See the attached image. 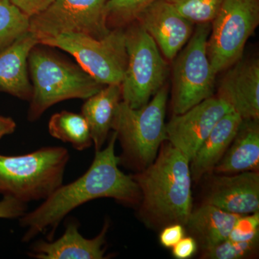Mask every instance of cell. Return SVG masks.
I'll use <instances>...</instances> for the list:
<instances>
[{
  "mask_svg": "<svg viewBox=\"0 0 259 259\" xmlns=\"http://www.w3.org/2000/svg\"><path fill=\"white\" fill-rule=\"evenodd\" d=\"M27 204L11 197H4L0 201V218H18L26 212Z\"/></svg>",
  "mask_w": 259,
  "mask_h": 259,
  "instance_id": "obj_28",
  "label": "cell"
},
{
  "mask_svg": "<svg viewBox=\"0 0 259 259\" xmlns=\"http://www.w3.org/2000/svg\"><path fill=\"white\" fill-rule=\"evenodd\" d=\"M210 182L204 203L241 215L259 210L258 171L220 174Z\"/></svg>",
  "mask_w": 259,
  "mask_h": 259,
  "instance_id": "obj_14",
  "label": "cell"
},
{
  "mask_svg": "<svg viewBox=\"0 0 259 259\" xmlns=\"http://www.w3.org/2000/svg\"><path fill=\"white\" fill-rule=\"evenodd\" d=\"M197 247V242L192 236H185L172 247V255L177 259L190 258L195 254Z\"/></svg>",
  "mask_w": 259,
  "mask_h": 259,
  "instance_id": "obj_29",
  "label": "cell"
},
{
  "mask_svg": "<svg viewBox=\"0 0 259 259\" xmlns=\"http://www.w3.org/2000/svg\"><path fill=\"white\" fill-rule=\"evenodd\" d=\"M185 226L180 223L168 225L161 229L160 243L165 248H171L185 236Z\"/></svg>",
  "mask_w": 259,
  "mask_h": 259,
  "instance_id": "obj_27",
  "label": "cell"
},
{
  "mask_svg": "<svg viewBox=\"0 0 259 259\" xmlns=\"http://www.w3.org/2000/svg\"><path fill=\"white\" fill-rule=\"evenodd\" d=\"M116 141L117 135L113 131L107 147L95 151L91 166L82 176L60 186L37 208L20 218V226L25 230L23 242L48 231L51 241L59 223L69 213L94 199L111 198L128 206L140 203L139 186L132 176L118 168L120 158L115 155Z\"/></svg>",
  "mask_w": 259,
  "mask_h": 259,
  "instance_id": "obj_1",
  "label": "cell"
},
{
  "mask_svg": "<svg viewBox=\"0 0 259 259\" xmlns=\"http://www.w3.org/2000/svg\"><path fill=\"white\" fill-rule=\"evenodd\" d=\"M211 23L197 24L185 47L174 60L171 107L180 115L213 96L217 75L207 56Z\"/></svg>",
  "mask_w": 259,
  "mask_h": 259,
  "instance_id": "obj_8",
  "label": "cell"
},
{
  "mask_svg": "<svg viewBox=\"0 0 259 259\" xmlns=\"http://www.w3.org/2000/svg\"><path fill=\"white\" fill-rule=\"evenodd\" d=\"M108 221L95 238L88 239L79 233L76 222H69L64 234L54 241H39L29 255L37 259H102L106 251Z\"/></svg>",
  "mask_w": 259,
  "mask_h": 259,
  "instance_id": "obj_15",
  "label": "cell"
},
{
  "mask_svg": "<svg viewBox=\"0 0 259 259\" xmlns=\"http://www.w3.org/2000/svg\"><path fill=\"white\" fill-rule=\"evenodd\" d=\"M242 120L241 116L231 111L218 121L190 161L192 182H198L214 171L234 139Z\"/></svg>",
  "mask_w": 259,
  "mask_h": 259,
  "instance_id": "obj_17",
  "label": "cell"
},
{
  "mask_svg": "<svg viewBox=\"0 0 259 259\" xmlns=\"http://www.w3.org/2000/svg\"><path fill=\"white\" fill-rule=\"evenodd\" d=\"M227 239L240 242L259 241V211L240 216Z\"/></svg>",
  "mask_w": 259,
  "mask_h": 259,
  "instance_id": "obj_26",
  "label": "cell"
},
{
  "mask_svg": "<svg viewBox=\"0 0 259 259\" xmlns=\"http://www.w3.org/2000/svg\"><path fill=\"white\" fill-rule=\"evenodd\" d=\"M121 101V84H109L89 97L83 104L81 114L90 127L95 151L101 150L106 141Z\"/></svg>",
  "mask_w": 259,
  "mask_h": 259,
  "instance_id": "obj_20",
  "label": "cell"
},
{
  "mask_svg": "<svg viewBox=\"0 0 259 259\" xmlns=\"http://www.w3.org/2000/svg\"><path fill=\"white\" fill-rule=\"evenodd\" d=\"M16 122L13 118L0 115V139L15 132Z\"/></svg>",
  "mask_w": 259,
  "mask_h": 259,
  "instance_id": "obj_31",
  "label": "cell"
},
{
  "mask_svg": "<svg viewBox=\"0 0 259 259\" xmlns=\"http://www.w3.org/2000/svg\"><path fill=\"white\" fill-rule=\"evenodd\" d=\"M13 4L31 18L45 10L52 0H11Z\"/></svg>",
  "mask_w": 259,
  "mask_h": 259,
  "instance_id": "obj_30",
  "label": "cell"
},
{
  "mask_svg": "<svg viewBox=\"0 0 259 259\" xmlns=\"http://www.w3.org/2000/svg\"><path fill=\"white\" fill-rule=\"evenodd\" d=\"M30 18L11 0H0V51L29 31Z\"/></svg>",
  "mask_w": 259,
  "mask_h": 259,
  "instance_id": "obj_22",
  "label": "cell"
},
{
  "mask_svg": "<svg viewBox=\"0 0 259 259\" xmlns=\"http://www.w3.org/2000/svg\"><path fill=\"white\" fill-rule=\"evenodd\" d=\"M127 64L121 83L122 101L131 108L144 107L164 86L168 64L151 35L135 21L124 28Z\"/></svg>",
  "mask_w": 259,
  "mask_h": 259,
  "instance_id": "obj_6",
  "label": "cell"
},
{
  "mask_svg": "<svg viewBox=\"0 0 259 259\" xmlns=\"http://www.w3.org/2000/svg\"><path fill=\"white\" fill-rule=\"evenodd\" d=\"M38 41L28 31L0 51V93L30 101L32 87L29 77L28 56Z\"/></svg>",
  "mask_w": 259,
  "mask_h": 259,
  "instance_id": "obj_16",
  "label": "cell"
},
{
  "mask_svg": "<svg viewBox=\"0 0 259 259\" xmlns=\"http://www.w3.org/2000/svg\"><path fill=\"white\" fill-rule=\"evenodd\" d=\"M158 0H107V25L109 29L125 28Z\"/></svg>",
  "mask_w": 259,
  "mask_h": 259,
  "instance_id": "obj_23",
  "label": "cell"
},
{
  "mask_svg": "<svg viewBox=\"0 0 259 259\" xmlns=\"http://www.w3.org/2000/svg\"><path fill=\"white\" fill-rule=\"evenodd\" d=\"M259 23L258 0H223L207 40L209 62L216 75L243 58L249 37Z\"/></svg>",
  "mask_w": 259,
  "mask_h": 259,
  "instance_id": "obj_9",
  "label": "cell"
},
{
  "mask_svg": "<svg viewBox=\"0 0 259 259\" xmlns=\"http://www.w3.org/2000/svg\"><path fill=\"white\" fill-rule=\"evenodd\" d=\"M48 127L52 137L71 144L78 151L88 149L93 144L90 127L81 113L66 110L57 112L51 116Z\"/></svg>",
  "mask_w": 259,
  "mask_h": 259,
  "instance_id": "obj_21",
  "label": "cell"
},
{
  "mask_svg": "<svg viewBox=\"0 0 259 259\" xmlns=\"http://www.w3.org/2000/svg\"><path fill=\"white\" fill-rule=\"evenodd\" d=\"M190 161L168 141L161 145L156 159L132 177L141 192L140 216L146 226H185L192 212Z\"/></svg>",
  "mask_w": 259,
  "mask_h": 259,
  "instance_id": "obj_2",
  "label": "cell"
},
{
  "mask_svg": "<svg viewBox=\"0 0 259 259\" xmlns=\"http://www.w3.org/2000/svg\"><path fill=\"white\" fill-rule=\"evenodd\" d=\"M240 216L203 203L192 209L185 226V231L202 250H207L227 239Z\"/></svg>",
  "mask_w": 259,
  "mask_h": 259,
  "instance_id": "obj_18",
  "label": "cell"
},
{
  "mask_svg": "<svg viewBox=\"0 0 259 259\" xmlns=\"http://www.w3.org/2000/svg\"><path fill=\"white\" fill-rule=\"evenodd\" d=\"M259 119L242 120L224 156L214 167L217 174L258 171Z\"/></svg>",
  "mask_w": 259,
  "mask_h": 259,
  "instance_id": "obj_19",
  "label": "cell"
},
{
  "mask_svg": "<svg viewBox=\"0 0 259 259\" xmlns=\"http://www.w3.org/2000/svg\"><path fill=\"white\" fill-rule=\"evenodd\" d=\"M217 97L243 120L259 119L258 59L242 58L227 69Z\"/></svg>",
  "mask_w": 259,
  "mask_h": 259,
  "instance_id": "obj_13",
  "label": "cell"
},
{
  "mask_svg": "<svg viewBox=\"0 0 259 259\" xmlns=\"http://www.w3.org/2000/svg\"><path fill=\"white\" fill-rule=\"evenodd\" d=\"M69 158L61 146L20 156L0 155V194L25 204L44 200L63 185Z\"/></svg>",
  "mask_w": 259,
  "mask_h": 259,
  "instance_id": "obj_5",
  "label": "cell"
},
{
  "mask_svg": "<svg viewBox=\"0 0 259 259\" xmlns=\"http://www.w3.org/2000/svg\"><path fill=\"white\" fill-rule=\"evenodd\" d=\"M259 241H233L226 239L221 243L202 250L201 258L244 259L256 255Z\"/></svg>",
  "mask_w": 259,
  "mask_h": 259,
  "instance_id": "obj_25",
  "label": "cell"
},
{
  "mask_svg": "<svg viewBox=\"0 0 259 259\" xmlns=\"http://www.w3.org/2000/svg\"><path fill=\"white\" fill-rule=\"evenodd\" d=\"M32 81L28 119L38 120L53 105L71 99L87 100L105 85L98 82L79 66L56 55L37 44L28 56Z\"/></svg>",
  "mask_w": 259,
  "mask_h": 259,
  "instance_id": "obj_3",
  "label": "cell"
},
{
  "mask_svg": "<svg viewBox=\"0 0 259 259\" xmlns=\"http://www.w3.org/2000/svg\"><path fill=\"white\" fill-rule=\"evenodd\" d=\"M194 24L211 23L223 0H165Z\"/></svg>",
  "mask_w": 259,
  "mask_h": 259,
  "instance_id": "obj_24",
  "label": "cell"
},
{
  "mask_svg": "<svg viewBox=\"0 0 259 259\" xmlns=\"http://www.w3.org/2000/svg\"><path fill=\"white\" fill-rule=\"evenodd\" d=\"M38 44L69 53L87 73L102 84H121L123 80L127 64L123 28L112 29L102 38L68 33L40 39Z\"/></svg>",
  "mask_w": 259,
  "mask_h": 259,
  "instance_id": "obj_7",
  "label": "cell"
},
{
  "mask_svg": "<svg viewBox=\"0 0 259 259\" xmlns=\"http://www.w3.org/2000/svg\"><path fill=\"white\" fill-rule=\"evenodd\" d=\"M233 111L216 97H211L180 115H173L166 124L167 141L191 161L218 121Z\"/></svg>",
  "mask_w": 259,
  "mask_h": 259,
  "instance_id": "obj_11",
  "label": "cell"
},
{
  "mask_svg": "<svg viewBox=\"0 0 259 259\" xmlns=\"http://www.w3.org/2000/svg\"><path fill=\"white\" fill-rule=\"evenodd\" d=\"M168 87L165 84L144 107H130L121 101L116 110L112 130L120 141V164L142 171L156 159L167 141L165 122Z\"/></svg>",
  "mask_w": 259,
  "mask_h": 259,
  "instance_id": "obj_4",
  "label": "cell"
},
{
  "mask_svg": "<svg viewBox=\"0 0 259 259\" xmlns=\"http://www.w3.org/2000/svg\"><path fill=\"white\" fill-rule=\"evenodd\" d=\"M136 21L154 40L162 55L169 61L176 58L194 31V23L165 0L155 2Z\"/></svg>",
  "mask_w": 259,
  "mask_h": 259,
  "instance_id": "obj_12",
  "label": "cell"
},
{
  "mask_svg": "<svg viewBox=\"0 0 259 259\" xmlns=\"http://www.w3.org/2000/svg\"><path fill=\"white\" fill-rule=\"evenodd\" d=\"M107 2L52 0L45 10L30 18L29 31L38 40L68 33L102 38L111 30L107 25Z\"/></svg>",
  "mask_w": 259,
  "mask_h": 259,
  "instance_id": "obj_10",
  "label": "cell"
}]
</instances>
